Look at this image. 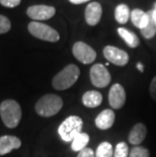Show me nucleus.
Wrapping results in <instances>:
<instances>
[{
  "instance_id": "f257e3e1",
  "label": "nucleus",
  "mask_w": 156,
  "mask_h": 157,
  "mask_svg": "<svg viewBox=\"0 0 156 157\" xmlns=\"http://www.w3.org/2000/svg\"><path fill=\"white\" fill-rule=\"evenodd\" d=\"M63 106L62 98L57 94H46L42 96L36 103V112L39 116L49 118L53 117L61 111Z\"/></svg>"
},
{
  "instance_id": "f03ea898",
  "label": "nucleus",
  "mask_w": 156,
  "mask_h": 157,
  "mask_svg": "<svg viewBox=\"0 0 156 157\" xmlns=\"http://www.w3.org/2000/svg\"><path fill=\"white\" fill-rule=\"evenodd\" d=\"M0 116L7 128H15L21 120V105L13 99H6L0 105Z\"/></svg>"
},
{
  "instance_id": "7ed1b4c3",
  "label": "nucleus",
  "mask_w": 156,
  "mask_h": 157,
  "mask_svg": "<svg viewBox=\"0 0 156 157\" xmlns=\"http://www.w3.org/2000/svg\"><path fill=\"white\" fill-rule=\"evenodd\" d=\"M79 75H80L79 68L74 64H70L54 76L52 80V85L57 90L68 89L77 81Z\"/></svg>"
},
{
  "instance_id": "20e7f679",
  "label": "nucleus",
  "mask_w": 156,
  "mask_h": 157,
  "mask_svg": "<svg viewBox=\"0 0 156 157\" xmlns=\"http://www.w3.org/2000/svg\"><path fill=\"white\" fill-rule=\"evenodd\" d=\"M82 127L83 122L81 118L77 116H70L59 126V136L64 142H72L73 139L81 133Z\"/></svg>"
},
{
  "instance_id": "39448f33",
  "label": "nucleus",
  "mask_w": 156,
  "mask_h": 157,
  "mask_svg": "<svg viewBox=\"0 0 156 157\" xmlns=\"http://www.w3.org/2000/svg\"><path fill=\"white\" fill-rule=\"evenodd\" d=\"M28 29L29 34L36 39L42 40V41L55 43L60 40V36H59L58 32L56 29L40 21L29 22Z\"/></svg>"
},
{
  "instance_id": "423d86ee",
  "label": "nucleus",
  "mask_w": 156,
  "mask_h": 157,
  "mask_svg": "<svg viewBox=\"0 0 156 157\" xmlns=\"http://www.w3.org/2000/svg\"><path fill=\"white\" fill-rule=\"evenodd\" d=\"M89 75H90L91 83L98 88H104L108 86L112 80L108 70L102 64H94L90 68Z\"/></svg>"
},
{
  "instance_id": "0eeeda50",
  "label": "nucleus",
  "mask_w": 156,
  "mask_h": 157,
  "mask_svg": "<svg viewBox=\"0 0 156 157\" xmlns=\"http://www.w3.org/2000/svg\"><path fill=\"white\" fill-rule=\"evenodd\" d=\"M73 56L82 64H91L96 58V52L83 42H76L72 48Z\"/></svg>"
},
{
  "instance_id": "6e6552de",
  "label": "nucleus",
  "mask_w": 156,
  "mask_h": 157,
  "mask_svg": "<svg viewBox=\"0 0 156 157\" xmlns=\"http://www.w3.org/2000/svg\"><path fill=\"white\" fill-rule=\"evenodd\" d=\"M104 56L109 63L116 66H125L129 62V55L127 52L114 46H107L104 49Z\"/></svg>"
},
{
  "instance_id": "1a4fd4ad",
  "label": "nucleus",
  "mask_w": 156,
  "mask_h": 157,
  "mask_svg": "<svg viewBox=\"0 0 156 157\" xmlns=\"http://www.w3.org/2000/svg\"><path fill=\"white\" fill-rule=\"evenodd\" d=\"M55 13H56L55 7L49 5H43V4L29 6L28 10H26V14L34 21H46V19L53 17L55 15Z\"/></svg>"
},
{
  "instance_id": "9d476101",
  "label": "nucleus",
  "mask_w": 156,
  "mask_h": 157,
  "mask_svg": "<svg viewBox=\"0 0 156 157\" xmlns=\"http://www.w3.org/2000/svg\"><path fill=\"white\" fill-rule=\"evenodd\" d=\"M108 102L112 109H120L126 102V91L120 83H116L111 87L108 92Z\"/></svg>"
},
{
  "instance_id": "9b49d317",
  "label": "nucleus",
  "mask_w": 156,
  "mask_h": 157,
  "mask_svg": "<svg viewBox=\"0 0 156 157\" xmlns=\"http://www.w3.org/2000/svg\"><path fill=\"white\" fill-rule=\"evenodd\" d=\"M102 14L101 5L98 2H91L86 6L85 9V21L87 25L93 26L99 22Z\"/></svg>"
},
{
  "instance_id": "f8f14e48",
  "label": "nucleus",
  "mask_w": 156,
  "mask_h": 157,
  "mask_svg": "<svg viewBox=\"0 0 156 157\" xmlns=\"http://www.w3.org/2000/svg\"><path fill=\"white\" fill-rule=\"evenodd\" d=\"M21 146V139L15 136L5 135L0 137V155H5Z\"/></svg>"
},
{
  "instance_id": "ddd939ff",
  "label": "nucleus",
  "mask_w": 156,
  "mask_h": 157,
  "mask_svg": "<svg viewBox=\"0 0 156 157\" xmlns=\"http://www.w3.org/2000/svg\"><path fill=\"white\" fill-rule=\"evenodd\" d=\"M115 113L112 109H105L95 118V126L101 130L112 128L115 123Z\"/></svg>"
},
{
  "instance_id": "4468645a",
  "label": "nucleus",
  "mask_w": 156,
  "mask_h": 157,
  "mask_svg": "<svg viewBox=\"0 0 156 157\" xmlns=\"http://www.w3.org/2000/svg\"><path fill=\"white\" fill-rule=\"evenodd\" d=\"M146 135H147V128H146V126L142 123H138L133 127L130 134H129V142L132 145L138 146L144 141Z\"/></svg>"
},
{
  "instance_id": "2eb2a0df",
  "label": "nucleus",
  "mask_w": 156,
  "mask_h": 157,
  "mask_svg": "<svg viewBox=\"0 0 156 157\" xmlns=\"http://www.w3.org/2000/svg\"><path fill=\"white\" fill-rule=\"evenodd\" d=\"M102 102V95L101 92L96 90H89L86 91L82 96V103L89 109H93L99 106Z\"/></svg>"
},
{
  "instance_id": "dca6fc26",
  "label": "nucleus",
  "mask_w": 156,
  "mask_h": 157,
  "mask_svg": "<svg viewBox=\"0 0 156 157\" xmlns=\"http://www.w3.org/2000/svg\"><path fill=\"white\" fill-rule=\"evenodd\" d=\"M130 18L133 22V25H134L136 28H138L140 31L145 29L149 23V16L147 14V12H144L143 10L138 9V8L132 10Z\"/></svg>"
},
{
  "instance_id": "f3484780",
  "label": "nucleus",
  "mask_w": 156,
  "mask_h": 157,
  "mask_svg": "<svg viewBox=\"0 0 156 157\" xmlns=\"http://www.w3.org/2000/svg\"><path fill=\"white\" fill-rule=\"evenodd\" d=\"M118 34L121 38L124 40L130 48H137L140 45V40L137 36V35L134 34L130 31H128L127 29L124 28H119L118 29Z\"/></svg>"
},
{
  "instance_id": "a211bd4d",
  "label": "nucleus",
  "mask_w": 156,
  "mask_h": 157,
  "mask_svg": "<svg viewBox=\"0 0 156 157\" xmlns=\"http://www.w3.org/2000/svg\"><path fill=\"white\" fill-rule=\"evenodd\" d=\"M131 12L126 4H119L115 9V18L119 23L124 25L130 19Z\"/></svg>"
},
{
  "instance_id": "6ab92c4d",
  "label": "nucleus",
  "mask_w": 156,
  "mask_h": 157,
  "mask_svg": "<svg viewBox=\"0 0 156 157\" xmlns=\"http://www.w3.org/2000/svg\"><path fill=\"white\" fill-rule=\"evenodd\" d=\"M89 142V136L86 133H80L73 139V141L71 142V148L73 151L76 152H80L81 150H83L86 148V145Z\"/></svg>"
},
{
  "instance_id": "aec40b11",
  "label": "nucleus",
  "mask_w": 156,
  "mask_h": 157,
  "mask_svg": "<svg viewBox=\"0 0 156 157\" xmlns=\"http://www.w3.org/2000/svg\"><path fill=\"white\" fill-rule=\"evenodd\" d=\"M147 14L149 16V23L147 25L145 29H141V34L144 36L145 39H152L156 35V23L152 18L151 15V10H149L147 12Z\"/></svg>"
},
{
  "instance_id": "412c9836",
  "label": "nucleus",
  "mask_w": 156,
  "mask_h": 157,
  "mask_svg": "<svg viewBox=\"0 0 156 157\" xmlns=\"http://www.w3.org/2000/svg\"><path fill=\"white\" fill-rule=\"evenodd\" d=\"M114 156V148L111 143L102 142L98 145L95 152V157H112Z\"/></svg>"
},
{
  "instance_id": "4be33fe9",
  "label": "nucleus",
  "mask_w": 156,
  "mask_h": 157,
  "mask_svg": "<svg viewBox=\"0 0 156 157\" xmlns=\"http://www.w3.org/2000/svg\"><path fill=\"white\" fill-rule=\"evenodd\" d=\"M129 157H150L149 150L142 146H134L129 152Z\"/></svg>"
},
{
  "instance_id": "5701e85b",
  "label": "nucleus",
  "mask_w": 156,
  "mask_h": 157,
  "mask_svg": "<svg viewBox=\"0 0 156 157\" xmlns=\"http://www.w3.org/2000/svg\"><path fill=\"white\" fill-rule=\"evenodd\" d=\"M129 147L127 143L120 142L116 146V149L114 151V157H129Z\"/></svg>"
},
{
  "instance_id": "b1692460",
  "label": "nucleus",
  "mask_w": 156,
  "mask_h": 157,
  "mask_svg": "<svg viewBox=\"0 0 156 157\" xmlns=\"http://www.w3.org/2000/svg\"><path fill=\"white\" fill-rule=\"evenodd\" d=\"M11 29V22L6 17V16L0 14V35L5 34L10 31Z\"/></svg>"
},
{
  "instance_id": "393cba45",
  "label": "nucleus",
  "mask_w": 156,
  "mask_h": 157,
  "mask_svg": "<svg viewBox=\"0 0 156 157\" xmlns=\"http://www.w3.org/2000/svg\"><path fill=\"white\" fill-rule=\"evenodd\" d=\"M21 0H0V4L8 8L16 7V6L21 4Z\"/></svg>"
},
{
  "instance_id": "a878e982",
  "label": "nucleus",
  "mask_w": 156,
  "mask_h": 157,
  "mask_svg": "<svg viewBox=\"0 0 156 157\" xmlns=\"http://www.w3.org/2000/svg\"><path fill=\"white\" fill-rule=\"evenodd\" d=\"M77 157H95V154L91 148H87V147H86V148L81 150V151L78 153Z\"/></svg>"
},
{
  "instance_id": "bb28decb",
  "label": "nucleus",
  "mask_w": 156,
  "mask_h": 157,
  "mask_svg": "<svg viewBox=\"0 0 156 157\" xmlns=\"http://www.w3.org/2000/svg\"><path fill=\"white\" fill-rule=\"evenodd\" d=\"M149 92H150V96L152 98V99H153L154 101H156V76H154L150 83Z\"/></svg>"
},
{
  "instance_id": "cd10ccee",
  "label": "nucleus",
  "mask_w": 156,
  "mask_h": 157,
  "mask_svg": "<svg viewBox=\"0 0 156 157\" xmlns=\"http://www.w3.org/2000/svg\"><path fill=\"white\" fill-rule=\"evenodd\" d=\"M72 4H82V3H84V2H87L89 1V0H69Z\"/></svg>"
},
{
  "instance_id": "c85d7f7f",
  "label": "nucleus",
  "mask_w": 156,
  "mask_h": 157,
  "mask_svg": "<svg viewBox=\"0 0 156 157\" xmlns=\"http://www.w3.org/2000/svg\"><path fill=\"white\" fill-rule=\"evenodd\" d=\"M151 15H152V18H153V21L156 23V2L154 3V8L151 10Z\"/></svg>"
},
{
  "instance_id": "c756f323",
  "label": "nucleus",
  "mask_w": 156,
  "mask_h": 157,
  "mask_svg": "<svg viewBox=\"0 0 156 157\" xmlns=\"http://www.w3.org/2000/svg\"><path fill=\"white\" fill-rule=\"evenodd\" d=\"M137 68H138V70H139L140 72H143V71H144L143 65H142L141 63H138V64H137Z\"/></svg>"
}]
</instances>
